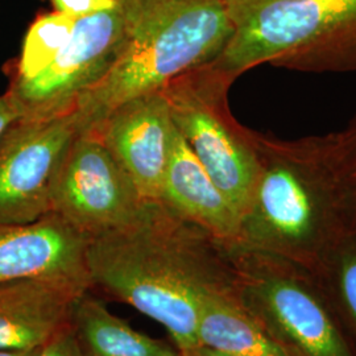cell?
<instances>
[{
	"instance_id": "21",
	"label": "cell",
	"mask_w": 356,
	"mask_h": 356,
	"mask_svg": "<svg viewBox=\"0 0 356 356\" xmlns=\"http://www.w3.org/2000/svg\"><path fill=\"white\" fill-rule=\"evenodd\" d=\"M22 115L17 107L13 102L11 97L4 92L0 95V136L6 132V129L13 126L16 120H19Z\"/></svg>"
},
{
	"instance_id": "23",
	"label": "cell",
	"mask_w": 356,
	"mask_h": 356,
	"mask_svg": "<svg viewBox=\"0 0 356 356\" xmlns=\"http://www.w3.org/2000/svg\"><path fill=\"white\" fill-rule=\"evenodd\" d=\"M181 356H231L229 354H223V353H220V351H216V350H213V348H210V347H206L204 344H201V346H198V347H195V348H193L191 351H188V353H185V354H179Z\"/></svg>"
},
{
	"instance_id": "24",
	"label": "cell",
	"mask_w": 356,
	"mask_h": 356,
	"mask_svg": "<svg viewBox=\"0 0 356 356\" xmlns=\"http://www.w3.org/2000/svg\"><path fill=\"white\" fill-rule=\"evenodd\" d=\"M41 347L29 348V350H8L0 348V356H38Z\"/></svg>"
},
{
	"instance_id": "15",
	"label": "cell",
	"mask_w": 356,
	"mask_h": 356,
	"mask_svg": "<svg viewBox=\"0 0 356 356\" xmlns=\"http://www.w3.org/2000/svg\"><path fill=\"white\" fill-rule=\"evenodd\" d=\"M72 326L91 356H179L177 348L135 330L90 291L78 300Z\"/></svg>"
},
{
	"instance_id": "13",
	"label": "cell",
	"mask_w": 356,
	"mask_h": 356,
	"mask_svg": "<svg viewBox=\"0 0 356 356\" xmlns=\"http://www.w3.org/2000/svg\"><path fill=\"white\" fill-rule=\"evenodd\" d=\"M269 312L309 356H348L327 314L305 291L269 281L259 291Z\"/></svg>"
},
{
	"instance_id": "17",
	"label": "cell",
	"mask_w": 356,
	"mask_h": 356,
	"mask_svg": "<svg viewBox=\"0 0 356 356\" xmlns=\"http://www.w3.org/2000/svg\"><path fill=\"white\" fill-rule=\"evenodd\" d=\"M332 156L343 168L356 166V116L341 131L323 136Z\"/></svg>"
},
{
	"instance_id": "5",
	"label": "cell",
	"mask_w": 356,
	"mask_h": 356,
	"mask_svg": "<svg viewBox=\"0 0 356 356\" xmlns=\"http://www.w3.org/2000/svg\"><path fill=\"white\" fill-rule=\"evenodd\" d=\"M234 82L209 63L175 78L161 91L175 127L242 222L254 198L260 163L256 132L229 110Z\"/></svg>"
},
{
	"instance_id": "10",
	"label": "cell",
	"mask_w": 356,
	"mask_h": 356,
	"mask_svg": "<svg viewBox=\"0 0 356 356\" xmlns=\"http://www.w3.org/2000/svg\"><path fill=\"white\" fill-rule=\"evenodd\" d=\"M89 243L88 235L54 213L26 225H0V282L45 279L91 291Z\"/></svg>"
},
{
	"instance_id": "14",
	"label": "cell",
	"mask_w": 356,
	"mask_h": 356,
	"mask_svg": "<svg viewBox=\"0 0 356 356\" xmlns=\"http://www.w3.org/2000/svg\"><path fill=\"white\" fill-rule=\"evenodd\" d=\"M200 343L231 356H291L272 341L229 294H204L198 325Z\"/></svg>"
},
{
	"instance_id": "19",
	"label": "cell",
	"mask_w": 356,
	"mask_h": 356,
	"mask_svg": "<svg viewBox=\"0 0 356 356\" xmlns=\"http://www.w3.org/2000/svg\"><path fill=\"white\" fill-rule=\"evenodd\" d=\"M53 11L65 13L74 19H81L92 13L113 10L119 0H49Z\"/></svg>"
},
{
	"instance_id": "11",
	"label": "cell",
	"mask_w": 356,
	"mask_h": 356,
	"mask_svg": "<svg viewBox=\"0 0 356 356\" xmlns=\"http://www.w3.org/2000/svg\"><path fill=\"white\" fill-rule=\"evenodd\" d=\"M88 291L67 281H1L0 348L29 350L48 343L72 325L76 300Z\"/></svg>"
},
{
	"instance_id": "12",
	"label": "cell",
	"mask_w": 356,
	"mask_h": 356,
	"mask_svg": "<svg viewBox=\"0 0 356 356\" xmlns=\"http://www.w3.org/2000/svg\"><path fill=\"white\" fill-rule=\"evenodd\" d=\"M159 201L225 245L239 239L241 218L176 127Z\"/></svg>"
},
{
	"instance_id": "1",
	"label": "cell",
	"mask_w": 356,
	"mask_h": 356,
	"mask_svg": "<svg viewBox=\"0 0 356 356\" xmlns=\"http://www.w3.org/2000/svg\"><path fill=\"white\" fill-rule=\"evenodd\" d=\"M222 245L163 202L145 201L126 226L90 238L91 288L160 323L185 354L201 346L204 294L229 291L214 269V252Z\"/></svg>"
},
{
	"instance_id": "22",
	"label": "cell",
	"mask_w": 356,
	"mask_h": 356,
	"mask_svg": "<svg viewBox=\"0 0 356 356\" xmlns=\"http://www.w3.org/2000/svg\"><path fill=\"white\" fill-rule=\"evenodd\" d=\"M346 178H344V200L351 204V211L356 220V166L344 168Z\"/></svg>"
},
{
	"instance_id": "2",
	"label": "cell",
	"mask_w": 356,
	"mask_h": 356,
	"mask_svg": "<svg viewBox=\"0 0 356 356\" xmlns=\"http://www.w3.org/2000/svg\"><path fill=\"white\" fill-rule=\"evenodd\" d=\"M119 6L123 41L104 76L76 101L81 132L122 103L211 63L232 33L225 0H119Z\"/></svg>"
},
{
	"instance_id": "18",
	"label": "cell",
	"mask_w": 356,
	"mask_h": 356,
	"mask_svg": "<svg viewBox=\"0 0 356 356\" xmlns=\"http://www.w3.org/2000/svg\"><path fill=\"white\" fill-rule=\"evenodd\" d=\"M38 356H91L81 343L72 325L60 331L48 343L44 344Z\"/></svg>"
},
{
	"instance_id": "3",
	"label": "cell",
	"mask_w": 356,
	"mask_h": 356,
	"mask_svg": "<svg viewBox=\"0 0 356 356\" xmlns=\"http://www.w3.org/2000/svg\"><path fill=\"white\" fill-rule=\"evenodd\" d=\"M232 33L210 63L231 79L259 65L356 70V0H225Z\"/></svg>"
},
{
	"instance_id": "9",
	"label": "cell",
	"mask_w": 356,
	"mask_h": 356,
	"mask_svg": "<svg viewBox=\"0 0 356 356\" xmlns=\"http://www.w3.org/2000/svg\"><path fill=\"white\" fill-rule=\"evenodd\" d=\"M173 128L163 91H154L115 107L90 131L101 136L141 198L159 201Z\"/></svg>"
},
{
	"instance_id": "4",
	"label": "cell",
	"mask_w": 356,
	"mask_h": 356,
	"mask_svg": "<svg viewBox=\"0 0 356 356\" xmlns=\"http://www.w3.org/2000/svg\"><path fill=\"white\" fill-rule=\"evenodd\" d=\"M260 170L236 245H306L319 235L327 204L344 195L346 169L323 136L280 139L256 132Z\"/></svg>"
},
{
	"instance_id": "8",
	"label": "cell",
	"mask_w": 356,
	"mask_h": 356,
	"mask_svg": "<svg viewBox=\"0 0 356 356\" xmlns=\"http://www.w3.org/2000/svg\"><path fill=\"white\" fill-rule=\"evenodd\" d=\"M79 132L76 110L47 119L20 118L0 136V225H26L51 213V182Z\"/></svg>"
},
{
	"instance_id": "20",
	"label": "cell",
	"mask_w": 356,
	"mask_h": 356,
	"mask_svg": "<svg viewBox=\"0 0 356 356\" xmlns=\"http://www.w3.org/2000/svg\"><path fill=\"white\" fill-rule=\"evenodd\" d=\"M341 285L346 304L356 319V247H347L342 252Z\"/></svg>"
},
{
	"instance_id": "16",
	"label": "cell",
	"mask_w": 356,
	"mask_h": 356,
	"mask_svg": "<svg viewBox=\"0 0 356 356\" xmlns=\"http://www.w3.org/2000/svg\"><path fill=\"white\" fill-rule=\"evenodd\" d=\"M76 22L74 17L57 11L38 16L26 31L11 81H26L42 73L64 49Z\"/></svg>"
},
{
	"instance_id": "6",
	"label": "cell",
	"mask_w": 356,
	"mask_h": 356,
	"mask_svg": "<svg viewBox=\"0 0 356 356\" xmlns=\"http://www.w3.org/2000/svg\"><path fill=\"white\" fill-rule=\"evenodd\" d=\"M144 202L101 136L79 131L53 173L51 213L94 238L128 225Z\"/></svg>"
},
{
	"instance_id": "7",
	"label": "cell",
	"mask_w": 356,
	"mask_h": 356,
	"mask_svg": "<svg viewBox=\"0 0 356 356\" xmlns=\"http://www.w3.org/2000/svg\"><path fill=\"white\" fill-rule=\"evenodd\" d=\"M124 36L120 6L76 19L72 38L42 73L26 81H10L6 91L22 118L47 119L76 108L114 63Z\"/></svg>"
}]
</instances>
